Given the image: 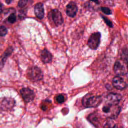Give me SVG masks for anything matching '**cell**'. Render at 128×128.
Returning <instances> with one entry per match:
<instances>
[{"mask_svg":"<svg viewBox=\"0 0 128 128\" xmlns=\"http://www.w3.org/2000/svg\"><path fill=\"white\" fill-rule=\"evenodd\" d=\"M12 1H10H10H8V0H6V2L7 3V4H9L10 2H11Z\"/></svg>","mask_w":128,"mask_h":128,"instance_id":"cb8c5ba5","label":"cell"},{"mask_svg":"<svg viewBox=\"0 0 128 128\" xmlns=\"http://www.w3.org/2000/svg\"><path fill=\"white\" fill-rule=\"evenodd\" d=\"M8 30L7 28L3 26H0V36H4L7 34Z\"/></svg>","mask_w":128,"mask_h":128,"instance_id":"e0dca14e","label":"cell"},{"mask_svg":"<svg viewBox=\"0 0 128 128\" xmlns=\"http://www.w3.org/2000/svg\"><path fill=\"white\" fill-rule=\"evenodd\" d=\"M102 110L104 116L109 118H116L120 112V107L118 104L106 103L102 107Z\"/></svg>","mask_w":128,"mask_h":128,"instance_id":"6da1fadb","label":"cell"},{"mask_svg":"<svg viewBox=\"0 0 128 128\" xmlns=\"http://www.w3.org/2000/svg\"><path fill=\"white\" fill-rule=\"evenodd\" d=\"M12 50L13 49L12 47L8 48L7 50L0 57V70L2 68L7 58L10 55Z\"/></svg>","mask_w":128,"mask_h":128,"instance_id":"5bb4252c","label":"cell"},{"mask_svg":"<svg viewBox=\"0 0 128 128\" xmlns=\"http://www.w3.org/2000/svg\"><path fill=\"white\" fill-rule=\"evenodd\" d=\"M102 102L100 96H94L91 94L86 95L82 100V104L86 108H95L98 106Z\"/></svg>","mask_w":128,"mask_h":128,"instance_id":"7a4b0ae2","label":"cell"},{"mask_svg":"<svg viewBox=\"0 0 128 128\" xmlns=\"http://www.w3.org/2000/svg\"><path fill=\"white\" fill-rule=\"evenodd\" d=\"M127 48H124V51L122 52V59L124 62H125L126 64H127Z\"/></svg>","mask_w":128,"mask_h":128,"instance_id":"d6986e66","label":"cell"},{"mask_svg":"<svg viewBox=\"0 0 128 128\" xmlns=\"http://www.w3.org/2000/svg\"><path fill=\"white\" fill-rule=\"evenodd\" d=\"M2 6H3L2 4L0 3V13H1L2 12Z\"/></svg>","mask_w":128,"mask_h":128,"instance_id":"603a6c76","label":"cell"},{"mask_svg":"<svg viewBox=\"0 0 128 128\" xmlns=\"http://www.w3.org/2000/svg\"><path fill=\"white\" fill-rule=\"evenodd\" d=\"M78 10V8L76 4L74 2H70L66 6V14L71 18L74 17Z\"/></svg>","mask_w":128,"mask_h":128,"instance_id":"30bf717a","label":"cell"},{"mask_svg":"<svg viewBox=\"0 0 128 128\" xmlns=\"http://www.w3.org/2000/svg\"><path fill=\"white\" fill-rule=\"evenodd\" d=\"M104 128H118L117 124L112 121L106 122L104 125Z\"/></svg>","mask_w":128,"mask_h":128,"instance_id":"9a60e30c","label":"cell"},{"mask_svg":"<svg viewBox=\"0 0 128 128\" xmlns=\"http://www.w3.org/2000/svg\"><path fill=\"white\" fill-rule=\"evenodd\" d=\"M28 78L34 82H38L43 78V73L42 70L36 66L30 68L27 72Z\"/></svg>","mask_w":128,"mask_h":128,"instance_id":"3957f363","label":"cell"},{"mask_svg":"<svg viewBox=\"0 0 128 128\" xmlns=\"http://www.w3.org/2000/svg\"><path fill=\"white\" fill-rule=\"evenodd\" d=\"M8 20L11 24L14 23L16 21V16L14 13L11 14L8 18Z\"/></svg>","mask_w":128,"mask_h":128,"instance_id":"ac0fdd59","label":"cell"},{"mask_svg":"<svg viewBox=\"0 0 128 128\" xmlns=\"http://www.w3.org/2000/svg\"><path fill=\"white\" fill-rule=\"evenodd\" d=\"M114 70L117 76H122L127 74L126 67L124 66L120 61L117 60L115 62L114 66Z\"/></svg>","mask_w":128,"mask_h":128,"instance_id":"ba28073f","label":"cell"},{"mask_svg":"<svg viewBox=\"0 0 128 128\" xmlns=\"http://www.w3.org/2000/svg\"><path fill=\"white\" fill-rule=\"evenodd\" d=\"M34 12L36 16L39 19L43 18L44 14V5L41 2L37 3L34 6Z\"/></svg>","mask_w":128,"mask_h":128,"instance_id":"4fadbf2b","label":"cell"},{"mask_svg":"<svg viewBox=\"0 0 128 128\" xmlns=\"http://www.w3.org/2000/svg\"><path fill=\"white\" fill-rule=\"evenodd\" d=\"M15 104V100L11 98H0V109L7 110L12 108Z\"/></svg>","mask_w":128,"mask_h":128,"instance_id":"8992f818","label":"cell"},{"mask_svg":"<svg viewBox=\"0 0 128 128\" xmlns=\"http://www.w3.org/2000/svg\"><path fill=\"white\" fill-rule=\"evenodd\" d=\"M20 94L23 100L26 102L32 101L35 97V94L34 91L28 88H22L20 90Z\"/></svg>","mask_w":128,"mask_h":128,"instance_id":"52a82bcc","label":"cell"},{"mask_svg":"<svg viewBox=\"0 0 128 128\" xmlns=\"http://www.w3.org/2000/svg\"><path fill=\"white\" fill-rule=\"evenodd\" d=\"M102 18H103L104 22H105V23L110 28H112L113 27V24H112V22L109 20L107 18L105 17V16H102Z\"/></svg>","mask_w":128,"mask_h":128,"instance_id":"44dd1931","label":"cell"},{"mask_svg":"<svg viewBox=\"0 0 128 128\" xmlns=\"http://www.w3.org/2000/svg\"><path fill=\"white\" fill-rule=\"evenodd\" d=\"M40 58L44 64H48L52 62V56L51 53L46 49H44L40 53Z\"/></svg>","mask_w":128,"mask_h":128,"instance_id":"7c38bea8","label":"cell"},{"mask_svg":"<svg viewBox=\"0 0 128 128\" xmlns=\"http://www.w3.org/2000/svg\"><path fill=\"white\" fill-rule=\"evenodd\" d=\"M100 10L106 14L109 15L112 14V11L111 10L107 7H101L100 8Z\"/></svg>","mask_w":128,"mask_h":128,"instance_id":"ffe728a7","label":"cell"},{"mask_svg":"<svg viewBox=\"0 0 128 128\" xmlns=\"http://www.w3.org/2000/svg\"><path fill=\"white\" fill-rule=\"evenodd\" d=\"M27 2V0H20L18 2V6L20 8H22L26 5Z\"/></svg>","mask_w":128,"mask_h":128,"instance_id":"7402d4cb","label":"cell"},{"mask_svg":"<svg viewBox=\"0 0 128 128\" xmlns=\"http://www.w3.org/2000/svg\"><path fill=\"white\" fill-rule=\"evenodd\" d=\"M113 86L118 90H122L126 87V83L124 78L120 76H115L112 80Z\"/></svg>","mask_w":128,"mask_h":128,"instance_id":"9c48e42d","label":"cell"},{"mask_svg":"<svg viewBox=\"0 0 128 128\" xmlns=\"http://www.w3.org/2000/svg\"><path fill=\"white\" fill-rule=\"evenodd\" d=\"M48 16L51 17L54 24L56 26L61 25L64 22L62 13L58 9L52 10L49 13Z\"/></svg>","mask_w":128,"mask_h":128,"instance_id":"5b68a950","label":"cell"},{"mask_svg":"<svg viewBox=\"0 0 128 128\" xmlns=\"http://www.w3.org/2000/svg\"><path fill=\"white\" fill-rule=\"evenodd\" d=\"M65 97L63 94H58L56 96V100L58 104H62L65 101Z\"/></svg>","mask_w":128,"mask_h":128,"instance_id":"2e32d148","label":"cell"},{"mask_svg":"<svg viewBox=\"0 0 128 128\" xmlns=\"http://www.w3.org/2000/svg\"><path fill=\"white\" fill-rule=\"evenodd\" d=\"M122 99V96L118 93H110L106 96V103L118 104Z\"/></svg>","mask_w":128,"mask_h":128,"instance_id":"8fae6325","label":"cell"},{"mask_svg":"<svg viewBox=\"0 0 128 128\" xmlns=\"http://www.w3.org/2000/svg\"><path fill=\"white\" fill-rule=\"evenodd\" d=\"M100 38L101 34L100 32L92 34L88 41V45L89 48L93 50H96L100 44Z\"/></svg>","mask_w":128,"mask_h":128,"instance_id":"277c9868","label":"cell"}]
</instances>
